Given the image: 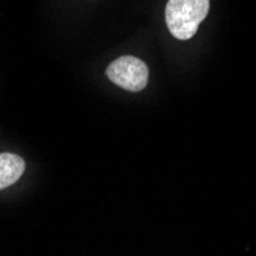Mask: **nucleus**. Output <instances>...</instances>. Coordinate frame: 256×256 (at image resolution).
Segmentation results:
<instances>
[{
  "label": "nucleus",
  "mask_w": 256,
  "mask_h": 256,
  "mask_svg": "<svg viewBox=\"0 0 256 256\" xmlns=\"http://www.w3.org/2000/svg\"><path fill=\"white\" fill-rule=\"evenodd\" d=\"M106 76L112 83L129 92H140L148 86L149 69L143 60L134 56H123L109 64Z\"/></svg>",
  "instance_id": "obj_2"
},
{
  "label": "nucleus",
  "mask_w": 256,
  "mask_h": 256,
  "mask_svg": "<svg viewBox=\"0 0 256 256\" xmlns=\"http://www.w3.org/2000/svg\"><path fill=\"white\" fill-rule=\"evenodd\" d=\"M210 10V0H169L166 23L170 34L178 40L192 38Z\"/></svg>",
  "instance_id": "obj_1"
},
{
  "label": "nucleus",
  "mask_w": 256,
  "mask_h": 256,
  "mask_svg": "<svg viewBox=\"0 0 256 256\" xmlns=\"http://www.w3.org/2000/svg\"><path fill=\"white\" fill-rule=\"evenodd\" d=\"M25 174V161L16 154H0V190H4Z\"/></svg>",
  "instance_id": "obj_3"
}]
</instances>
